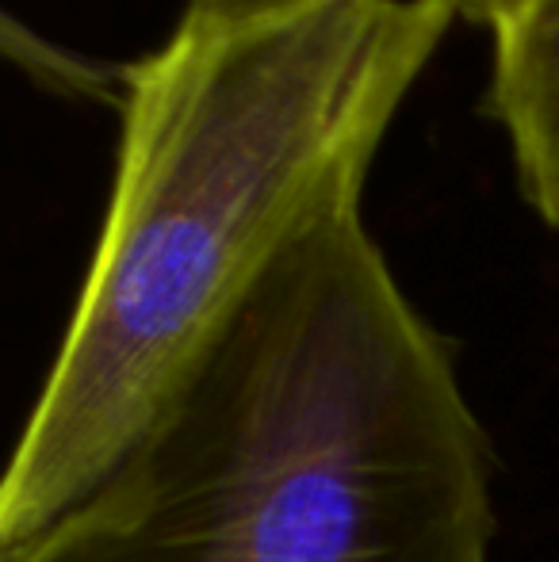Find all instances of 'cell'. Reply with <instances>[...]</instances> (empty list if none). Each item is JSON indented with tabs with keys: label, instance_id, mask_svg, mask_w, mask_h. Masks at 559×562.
<instances>
[{
	"label": "cell",
	"instance_id": "6da1fadb",
	"mask_svg": "<svg viewBox=\"0 0 559 562\" xmlns=\"http://www.w3.org/2000/svg\"><path fill=\"white\" fill-rule=\"evenodd\" d=\"M456 15L452 0H329L246 27L180 20L120 69L112 192L0 467V555L127 459L306 229L365 203Z\"/></svg>",
	"mask_w": 559,
	"mask_h": 562
},
{
	"label": "cell",
	"instance_id": "7a4b0ae2",
	"mask_svg": "<svg viewBox=\"0 0 559 562\" xmlns=\"http://www.w3.org/2000/svg\"><path fill=\"white\" fill-rule=\"evenodd\" d=\"M491 448L365 223L269 268L154 429L0 562H487Z\"/></svg>",
	"mask_w": 559,
	"mask_h": 562
},
{
	"label": "cell",
	"instance_id": "3957f363",
	"mask_svg": "<svg viewBox=\"0 0 559 562\" xmlns=\"http://www.w3.org/2000/svg\"><path fill=\"white\" fill-rule=\"evenodd\" d=\"M491 31L487 108L506 131L517 184L548 226H559V0H502Z\"/></svg>",
	"mask_w": 559,
	"mask_h": 562
},
{
	"label": "cell",
	"instance_id": "277c9868",
	"mask_svg": "<svg viewBox=\"0 0 559 562\" xmlns=\"http://www.w3.org/2000/svg\"><path fill=\"white\" fill-rule=\"evenodd\" d=\"M0 61L62 100H89L108 108L120 104V69L54 43L4 4H0Z\"/></svg>",
	"mask_w": 559,
	"mask_h": 562
},
{
	"label": "cell",
	"instance_id": "5b68a950",
	"mask_svg": "<svg viewBox=\"0 0 559 562\" xmlns=\"http://www.w3.org/2000/svg\"><path fill=\"white\" fill-rule=\"evenodd\" d=\"M318 4H329V0H185L180 20L203 23V27H246V23L280 20V15H295ZM452 4L460 15H471V20L487 23V15H491L502 0H452Z\"/></svg>",
	"mask_w": 559,
	"mask_h": 562
}]
</instances>
